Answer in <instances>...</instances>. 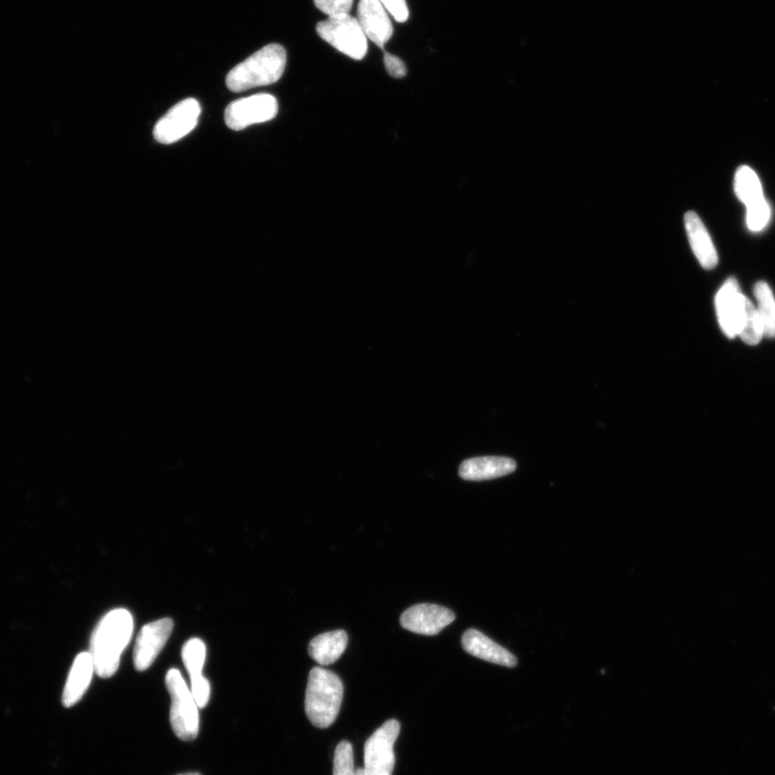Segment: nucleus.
Instances as JSON below:
<instances>
[{
	"mask_svg": "<svg viewBox=\"0 0 775 775\" xmlns=\"http://www.w3.org/2000/svg\"><path fill=\"white\" fill-rule=\"evenodd\" d=\"M770 219V208L765 201L759 202L748 207V227L753 232H759L765 229Z\"/></svg>",
	"mask_w": 775,
	"mask_h": 775,
	"instance_id": "23",
	"label": "nucleus"
},
{
	"mask_svg": "<svg viewBox=\"0 0 775 775\" xmlns=\"http://www.w3.org/2000/svg\"><path fill=\"white\" fill-rule=\"evenodd\" d=\"M348 644L347 632L336 630L319 634L309 643L308 652L310 657L321 666H330L334 664L346 651Z\"/></svg>",
	"mask_w": 775,
	"mask_h": 775,
	"instance_id": "17",
	"label": "nucleus"
},
{
	"mask_svg": "<svg viewBox=\"0 0 775 775\" xmlns=\"http://www.w3.org/2000/svg\"><path fill=\"white\" fill-rule=\"evenodd\" d=\"M685 229L696 258L703 269L712 270L717 265L718 257L712 239L700 217L694 211H688L685 218Z\"/></svg>",
	"mask_w": 775,
	"mask_h": 775,
	"instance_id": "16",
	"label": "nucleus"
},
{
	"mask_svg": "<svg viewBox=\"0 0 775 775\" xmlns=\"http://www.w3.org/2000/svg\"><path fill=\"white\" fill-rule=\"evenodd\" d=\"M400 723L396 720L386 722L366 741L364 748V772L366 775H392L396 756L394 744L400 734Z\"/></svg>",
	"mask_w": 775,
	"mask_h": 775,
	"instance_id": "6",
	"label": "nucleus"
},
{
	"mask_svg": "<svg viewBox=\"0 0 775 775\" xmlns=\"http://www.w3.org/2000/svg\"><path fill=\"white\" fill-rule=\"evenodd\" d=\"M343 697V682L334 672L319 667L310 671L305 712L315 727L324 729L335 722L342 707Z\"/></svg>",
	"mask_w": 775,
	"mask_h": 775,
	"instance_id": "3",
	"label": "nucleus"
},
{
	"mask_svg": "<svg viewBox=\"0 0 775 775\" xmlns=\"http://www.w3.org/2000/svg\"><path fill=\"white\" fill-rule=\"evenodd\" d=\"M316 7L328 17L349 14L354 0H314Z\"/></svg>",
	"mask_w": 775,
	"mask_h": 775,
	"instance_id": "24",
	"label": "nucleus"
},
{
	"mask_svg": "<svg viewBox=\"0 0 775 775\" xmlns=\"http://www.w3.org/2000/svg\"><path fill=\"white\" fill-rule=\"evenodd\" d=\"M286 65L287 52L283 46H266L231 70L227 86L236 93L270 86L284 75Z\"/></svg>",
	"mask_w": 775,
	"mask_h": 775,
	"instance_id": "2",
	"label": "nucleus"
},
{
	"mask_svg": "<svg viewBox=\"0 0 775 775\" xmlns=\"http://www.w3.org/2000/svg\"><path fill=\"white\" fill-rule=\"evenodd\" d=\"M356 775H366V774H365V772H364V770L362 768H359V769H357V774Z\"/></svg>",
	"mask_w": 775,
	"mask_h": 775,
	"instance_id": "28",
	"label": "nucleus"
},
{
	"mask_svg": "<svg viewBox=\"0 0 775 775\" xmlns=\"http://www.w3.org/2000/svg\"><path fill=\"white\" fill-rule=\"evenodd\" d=\"M737 336H740L741 340L748 345H757L765 336L763 322L759 317L757 308L746 298L743 303Z\"/></svg>",
	"mask_w": 775,
	"mask_h": 775,
	"instance_id": "19",
	"label": "nucleus"
},
{
	"mask_svg": "<svg viewBox=\"0 0 775 775\" xmlns=\"http://www.w3.org/2000/svg\"><path fill=\"white\" fill-rule=\"evenodd\" d=\"M95 673L90 652L79 654L70 669L64 688L62 702L65 708H72L86 694Z\"/></svg>",
	"mask_w": 775,
	"mask_h": 775,
	"instance_id": "15",
	"label": "nucleus"
},
{
	"mask_svg": "<svg viewBox=\"0 0 775 775\" xmlns=\"http://www.w3.org/2000/svg\"><path fill=\"white\" fill-rule=\"evenodd\" d=\"M461 643L465 652L490 664L507 668H514L518 664L517 658L512 653L475 629L465 632Z\"/></svg>",
	"mask_w": 775,
	"mask_h": 775,
	"instance_id": "13",
	"label": "nucleus"
},
{
	"mask_svg": "<svg viewBox=\"0 0 775 775\" xmlns=\"http://www.w3.org/2000/svg\"><path fill=\"white\" fill-rule=\"evenodd\" d=\"M745 297L735 278H730L716 295V312L723 332L729 338L738 334L739 320Z\"/></svg>",
	"mask_w": 775,
	"mask_h": 775,
	"instance_id": "12",
	"label": "nucleus"
},
{
	"mask_svg": "<svg viewBox=\"0 0 775 775\" xmlns=\"http://www.w3.org/2000/svg\"><path fill=\"white\" fill-rule=\"evenodd\" d=\"M386 10L399 23H404L410 18L406 0H380Z\"/></svg>",
	"mask_w": 775,
	"mask_h": 775,
	"instance_id": "26",
	"label": "nucleus"
},
{
	"mask_svg": "<svg viewBox=\"0 0 775 775\" xmlns=\"http://www.w3.org/2000/svg\"><path fill=\"white\" fill-rule=\"evenodd\" d=\"M736 193L746 207L765 201L762 183L749 166L738 169L735 183Z\"/></svg>",
	"mask_w": 775,
	"mask_h": 775,
	"instance_id": "18",
	"label": "nucleus"
},
{
	"mask_svg": "<svg viewBox=\"0 0 775 775\" xmlns=\"http://www.w3.org/2000/svg\"><path fill=\"white\" fill-rule=\"evenodd\" d=\"M755 297L758 303L757 312L762 319L765 336L775 337V299L766 283H758L755 286Z\"/></svg>",
	"mask_w": 775,
	"mask_h": 775,
	"instance_id": "20",
	"label": "nucleus"
},
{
	"mask_svg": "<svg viewBox=\"0 0 775 775\" xmlns=\"http://www.w3.org/2000/svg\"><path fill=\"white\" fill-rule=\"evenodd\" d=\"M166 687L172 698L171 725L175 735L183 741L199 736L200 712L191 690L181 672L171 669L166 674Z\"/></svg>",
	"mask_w": 775,
	"mask_h": 775,
	"instance_id": "4",
	"label": "nucleus"
},
{
	"mask_svg": "<svg viewBox=\"0 0 775 775\" xmlns=\"http://www.w3.org/2000/svg\"><path fill=\"white\" fill-rule=\"evenodd\" d=\"M455 619V613L441 605L417 604L402 614L400 623L408 631L431 637L439 634Z\"/></svg>",
	"mask_w": 775,
	"mask_h": 775,
	"instance_id": "10",
	"label": "nucleus"
},
{
	"mask_svg": "<svg viewBox=\"0 0 775 775\" xmlns=\"http://www.w3.org/2000/svg\"><path fill=\"white\" fill-rule=\"evenodd\" d=\"M179 775H201L199 773H185V774H179Z\"/></svg>",
	"mask_w": 775,
	"mask_h": 775,
	"instance_id": "29",
	"label": "nucleus"
},
{
	"mask_svg": "<svg viewBox=\"0 0 775 775\" xmlns=\"http://www.w3.org/2000/svg\"><path fill=\"white\" fill-rule=\"evenodd\" d=\"M174 622L171 618H163L152 622L140 630L135 648L134 665L138 671H146L151 667L163 650L173 632Z\"/></svg>",
	"mask_w": 775,
	"mask_h": 775,
	"instance_id": "9",
	"label": "nucleus"
},
{
	"mask_svg": "<svg viewBox=\"0 0 775 775\" xmlns=\"http://www.w3.org/2000/svg\"><path fill=\"white\" fill-rule=\"evenodd\" d=\"M134 630V619L128 610L110 611L96 626L90 642V654L95 673L108 679L120 667L121 656L129 645Z\"/></svg>",
	"mask_w": 775,
	"mask_h": 775,
	"instance_id": "1",
	"label": "nucleus"
},
{
	"mask_svg": "<svg viewBox=\"0 0 775 775\" xmlns=\"http://www.w3.org/2000/svg\"><path fill=\"white\" fill-rule=\"evenodd\" d=\"M354 749L352 745L343 741L337 745L334 755L333 775H356Z\"/></svg>",
	"mask_w": 775,
	"mask_h": 775,
	"instance_id": "22",
	"label": "nucleus"
},
{
	"mask_svg": "<svg viewBox=\"0 0 775 775\" xmlns=\"http://www.w3.org/2000/svg\"><path fill=\"white\" fill-rule=\"evenodd\" d=\"M384 63L389 75L393 78H404L407 75V68L404 62L388 52L384 55Z\"/></svg>",
	"mask_w": 775,
	"mask_h": 775,
	"instance_id": "27",
	"label": "nucleus"
},
{
	"mask_svg": "<svg viewBox=\"0 0 775 775\" xmlns=\"http://www.w3.org/2000/svg\"><path fill=\"white\" fill-rule=\"evenodd\" d=\"M201 112V105L194 98L178 103L154 126L155 140L163 145L179 142L196 128Z\"/></svg>",
	"mask_w": 775,
	"mask_h": 775,
	"instance_id": "8",
	"label": "nucleus"
},
{
	"mask_svg": "<svg viewBox=\"0 0 775 775\" xmlns=\"http://www.w3.org/2000/svg\"><path fill=\"white\" fill-rule=\"evenodd\" d=\"M278 103L270 94H256L231 103L225 110V123L231 130L242 131L248 126L273 120Z\"/></svg>",
	"mask_w": 775,
	"mask_h": 775,
	"instance_id": "7",
	"label": "nucleus"
},
{
	"mask_svg": "<svg viewBox=\"0 0 775 775\" xmlns=\"http://www.w3.org/2000/svg\"><path fill=\"white\" fill-rule=\"evenodd\" d=\"M516 470V462L505 457H478L465 460L459 468V475L464 481L482 482L512 474Z\"/></svg>",
	"mask_w": 775,
	"mask_h": 775,
	"instance_id": "14",
	"label": "nucleus"
},
{
	"mask_svg": "<svg viewBox=\"0 0 775 775\" xmlns=\"http://www.w3.org/2000/svg\"><path fill=\"white\" fill-rule=\"evenodd\" d=\"M181 656L190 678L203 675L206 645L201 639H191L183 645Z\"/></svg>",
	"mask_w": 775,
	"mask_h": 775,
	"instance_id": "21",
	"label": "nucleus"
},
{
	"mask_svg": "<svg viewBox=\"0 0 775 775\" xmlns=\"http://www.w3.org/2000/svg\"><path fill=\"white\" fill-rule=\"evenodd\" d=\"M317 33L336 50L360 61L368 53V38H366L357 18L349 14L329 17L317 24Z\"/></svg>",
	"mask_w": 775,
	"mask_h": 775,
	"instance_id": "5",
	"label": "nucleus"
},
{
	"mask_svg": "<svg viewBox=\"0 0 775 775\" xmlns=\"http://www.w3.org/2000/svg\"><path fill=\"white\" fill-rule=\"evenodd\" d=\"M357 19L366 38L383 49L392 37L393 26L380 0H360Z\"/></svg>",
	"mask_w": 775,
	"mask_h": 775,
	"instance_id": "11",
	"label": "nucleus"
},
{
	"mask_svg": "<svg viewBox=\"0 0 775 775\" xmlns=\"http://www.w3.org/2000/svg\"><path fill=\"white\" fill-rule=\"evenodd\" d=\"M191 679V693L197 704V707L203 709L207 706L210 699V684L204 675L195 676Z\"/></svg>",
	"mask_w": 775,
	"mask_h": 775,
	"instance_id": "25",
	"label": "nucleus"
}]
</instances>
